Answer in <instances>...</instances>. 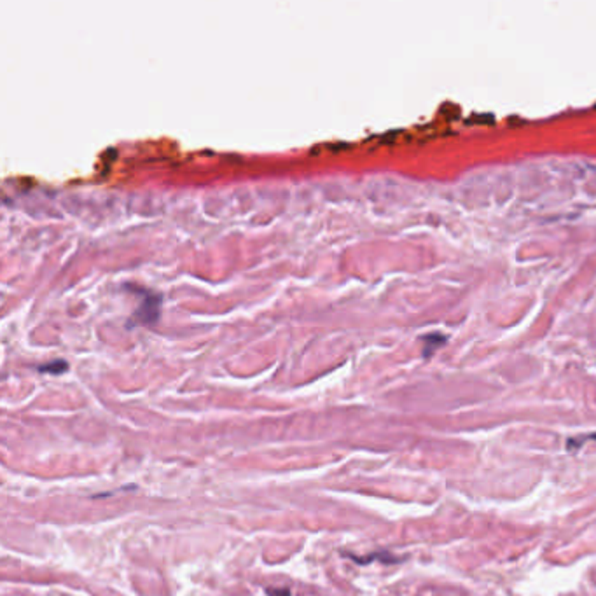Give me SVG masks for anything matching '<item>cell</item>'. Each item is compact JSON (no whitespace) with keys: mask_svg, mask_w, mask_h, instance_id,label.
I'll list each match as a JSON object with an SVG mask.
<instances>
[{"mask_svg":"<svg viewBox=\"0 0 596 596\" xmlns=\"http://www.w3.org/2000/svg\"><path fill=\"white\" fill-rule=\"evenodd\" d=\"M67 362L65 360H54V362H49V364L46 366H40V371L43 372H53V374H60V372H65L67 371Z\"/></svg>","mask_w":596,"mask_h":596,"instance_id":"cell-1","label":"cell"},{"mask_svg":"<svg viewBox=\"0 0 596 596\" xmlns=\"http://www.w3.org/2000/svg\"><path fill=\"white\" fill-rule=\"evenodd\" d=\"M586 441H596V433H588V436H579V438L569 439L567 446H569V449H575L581 448Z\"/></svg>","mask_w":596,"mask_h":596,"instance_id":"cell-2","label":"cell"}]
</instances>
